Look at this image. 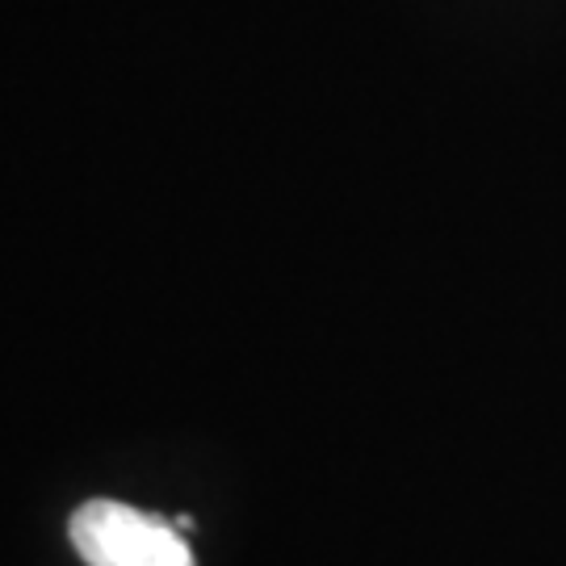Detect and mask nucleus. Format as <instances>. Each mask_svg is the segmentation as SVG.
<instances>
[{
	"instance_id": "1",
	"label": "nucleus",
	"mask_w": 566,
	"mask_h": 566,
	"mask_svg": "<svg viewBox=\"0 0 566 566\" xmlns=\"http://www.w3.org/2000/svg\"><path fill=\"white\" fill-rule=\"evenodd\" d=\"M67 537L84 566H198L181 528L118 500L76 507Z\"/></svg>"
}]
</instances>
